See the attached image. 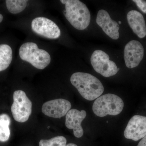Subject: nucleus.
Instances as JSON below:
<instances>
[{"instance_id":"1","label":"nucleus","mask_w":146,"mask_h":146,"mask_svg":"<svg viewBox=\"0 0 146 146\" xmlns=\"http://www.w3.org/2000/svg\"><path fill=\"white\" fill-rule=\"evenodd\" d=\"M70 81L82 96L87 100L96 99L104 91V87L99 80L89 73H74L71 76Z\"/></svg>"},{"instance_id":"2","label":"nucleus","mask_w":146,"mask_h":146,"mask_svg":"<svg viewBox=\"0 0 146 146\" xmlns=\"http://www.w3.org/2000/svg\"><path fill=\"white\" fill-rule=\"evenodd\" d=\"M65 5L64 15L74 28L83 30L87 27L91 21V14L86 5L79 0H61Z\"/></svg>"},{"instance_id":"3","label":"nucleus","mask_w":146,"mask_h":146,"mask_svg":"<svg viewBox=\"0 0 146 146\" xmlns=\"http://www.w3.org/2000/svg\"><path fill=\"white\" fill-rule=\"evenodd\" d=\"M19 53L22 60L29 62L39 70L45 69L50 63L49 54L45 50L39 49L33 42L23 44L19 49Z\"/></svg>"},{"instance_id":"4","label":"nucleus","mask_w":146,"mask_h":146,"mask_svg":"<svg viewBox=\"0 0 146 146\" xmlns=\"http://www.w3.org/2000/svg\"><path fill=\"white\" fill-rule=\"evenodd\" d=\"M124 107L123 100L115 94H108L103 95L96 100L93 104V112L100 117L107 115L116 116L122 111Z\"/></svg>"},{"instance_id":"5","label":"nucleus","mask_w":146,"mask_h":146,"mask_svg":"<svg viewBox=\"0 0 146 146\" xmlns=\"http://www.w3.org/2000/svg\"><path fill=\"white\" fill-rule=\"evenodd\" d=\"M13 100L11 111L14 120L18 122H25L31 114V102L22 90H17L14 92Z\"/></svg>"},{"instance_id":"6","label":"nucleus","mask_w":146,"mask_h":146,"mask_svg":"<svg viewBox=\"0 0 146 146\" xmlns=\"http://www.w3.org/2000/svg\"><path fill=\"white\" fill-rule=\"evenodd\" d=\"M91 62L94 70L105 77L115 75L120 70L114 61L110 60L109 55L101 50L93 52Z\"/></svg>"},{"instance_id":"7","label":"nucleus","mask_w":146,"mask_h":146,"mask_svg":"<svg viewBox=\"0 0 146 146\" xmlns=\"http://www.w3.org/2000/svg\"><path fill=\"white\" fill-rule=\"evenodd\" d=\"M31 28L36 34L48 39H57L60 35V29L57 25L44 17H37L33 19Z\"/></svg>"},{"instance_id":"8","label":"nucleus","mask_w":146,"mask_h":146,"mask_svg":"<svg viewBox=\"0 0 146 146\" xmlns=\"http://www.w3.org/2000/svg\"><path fill=\"white\" fill-rule=\"evenodd\" d=\"M127 139L137 141L146 136V117L134 115L128 123L124 132Z\"/></svg>"},{"instance_id":"9","label":"nucleus","mask_w":146,"mask_h":146,"mask_svg":"<svg viewBox=\"0 0 146 146\" xmlns=\"http://www.w3.org/2000/svg\"><path fill=\"white\" fill-rule=\"evenodd\" d=\"M71 107L72 105L69 101L58 99L44 103L42 106V110L46 116L58 119L66 116Z\"/></svg>"},{"instance_id":"10","label":"nucleus","mask_w":146,"mask_h":146,"mask_svg":"<svg viewBox=\"0 0 146 146\" xmlns=\"http://www.w3.org/2000/svg\"><path fill=\"white\" fill-rule=\"evenodd\" d=\"M144 48L136 40H132L126 45L124 49V60L126 66L129 68L137 67L143 58Z\"/></svg>"},{"instance_id":"11","label":"nucleus","mask_w":146,"mask_h":146,"mask_svg":"<svg viewBox=\"0 0 146 146\" xmlns=\"http://www.w3.org/2000/svg\"><path fill=\"white\" fill-rule=\"evenodd\" d=\"M96 22L110 37L115 40L119 39V26L117 22L111 19L107 11L103 9L100 10L97 14Z\"/></svg>"},{"instance_id":"12","label":"nucleus","mask_w":146,"mask_h":146,"mask_svg":"<svg viewBox=\"0 0 146 146\" xmlns=\"http://www.w3.org/2000/svg\"><path fill=\"white\" fill-rule=\"evenodd\" d=\"M86 116L85 110L80 111L76 109L70 110L66 114L65 125L69 129H73L74 135L76 138H80L83 136L84 131L81 123Z\"/></svg>"},{"instance_id":"13","label":"nucleus","mask_w":146,"mask_h":146,"mask_svg":"<svg viewBox=\"0 0 146 146\" xmlns=\"http://www.w3.org/2000/svg\"><path fill=\"white\" fill-rule=\"evenodd\" d=\"M128 23L131 28L138 37L143 38L146 35V26L143 16L136 10H131L127 16Z\"/></svg>"},{"instance_id":"14","label":"nucleus","mask_w":146,"mask_h":146,"mask_svg":"<svg viewBox=\"0 0 146 146\" xmlns=\"http://www.w3.org/2000/svg\"><path fill=\"white\" fill-rule=\"evenodd\" d=\"M12 50L7 44L0 45V72L6 70L12 60Z\"/></svg>"},{"instance_id":"15","label":"nucleus","mask_w":146,"mask_h":146,"mask_svg":"<svg viewBox=\"0 0 146 146\" xmlns=\"http://www.w3.org/2000/svg\"><path fill=\"white\" fill-rule=\"evenodd\" d=\"M11 119L6 114L0 115V142H5L10 137Z\"/></svg>"},{"instance_id":"16","label":"nucleus","mask_w":146,"mask_h":146,"mask_svg":"<svg viewBox=\"0 0 146 146\" xmlns=\"http://www.w3.org/2000/svg\"><path fill=\"white\" fill-rule=\"evenodd\" d=\"M27 1L25 0H7L5 2L7 9L11 13L18 14L26 8Z\"/></svg>"},{"instance_id":"17","label":"nucleus","mask_w":146,"mask_h":146,"mask_svg":"<svg viewBox=\"0 0 146 146\" xmlns=\"http://www.w3.org/2000/svg\"><path fill=\"white\" fill-rule=\"evenodd\" d=\"M67 140L63 136H57L49 140H40L39 146H66Z\"/></svg>"},{"instance_id":"18","label":"nucleus","mask_w":146,"mask_h":146,"mask_svg":"<svg viewBox=\"0 0 146 146\" xmlns=\"http://www.w3.org/2000/svg\"><path fill=\"white\" fill-rule=\"evenodd\" d=\"M133 1L136 3L137 7L140 9V10L146 13V1L143 0H133Z\"/></svg>"},{"instance_id":"19","label":"nucleus","mask_w":146,"mask_h":146,"mask_svg":"<svg viewBox=\"0 0 146 146\" xmlns=\"http://www.w3.org/2000/svg\"><path fill=\"white\" fill-rule=\"evenodd\" d=\"M137 146H146V136L142 138Z\"/></svg>"},{"instance_id":"20","label":"nucleus","mask_w":146,"mask_h":146,"mask_svg":"<svg viewBox=\"0 0 146 146\" xmlns=\"http://www.w3.org/2000/svg\"><path fill=\"white\" fill-rule=\"evenodd\" d=\"M66 146H78L76 145L74 143H69L66 145Z\"/></svg>"},{"instance_id":"21","label":"nucleus","mask_w":146,"mask_h":146,"mask_svg":"<svg viewBox=\"0 0 146 146\" xmlns=\"http://www.w3.org/2000/svg\"><path fill=\"white\" fill-rule=\"evenodd\" d=\"M3 20V16L0 13V23H1Z\"/></svg>"},{"instance_id":"22","label":"nucleus","mask_w":146,"mask_h":146,"mask_svg":"<svg viewBox=\"0 0 146 146\" xmlns=\"http://www.w3.org/2000/svg\"><path fill=\"white\" fill-rule=\"evenodd\" d=\"M121 22H119V23H120V24H121Z\"/></svg>"}]
</instances>
